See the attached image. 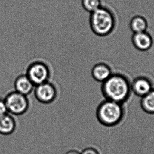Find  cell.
<instances>
[{"label": "cell", "mask_w": 154, "mask_h": 154, "mask_svg": "<svg viewBox=\"0 0 154 154\" xmlns=\"http://www.w3.org/2000/svg\"><path fill=\"white\" fill-rule=\"evenodd\" d=\"M131 89L138 96L143 97L153 89L151 81L147 78L140 77L134 80Z\"/></svg>", "instance_id": "9c48e42d"}, {"label": "cell", "mask_w": 154, "mask_h": 154, "mask_svg": "<svg viewBox=\"0 0 154 154\" xmlns=\"http://www.w3.org/2000/svg\"><path fill=\"white\" fill-rule=\"evenodd\" d=\"M8 113L5 98H0V115Z\"/></svg>", "instance_id": "9a60e30c"}, {"label": "cell", "mask_w": 154, "mask_h": 154, "mask_svg": "<svg viewBox=\"0 0 154 154\" xmlns=\"http://www.w3.org/2000/svg\"><path fill=\"white\" fill-rule=\"evenodd\" d=\"M35 86L26 74L17 76L14 82V90L28 96L33 92Z\"/></svg>", "instance_id": "52a82bcc"}, {"label": "cell", "mask_w": 154, "mask_h": 154, "mask_svg": "<svg viewBox=\"0 0 154 154\" xmlns=\"http://www.w3.org/2000/svg\"><path fill=\"white\" fill-rule=\"evenodd\" d=\"M129 25L130 29L134 33L146 31L148 26L145 18L140 15L133 17L130 21Z\"/></svg>", "instance_id": "7c38bea8"}, {"label": "cell", "mask_w": 154, "mask_h": 154, "mask_svg": "<svg viewBox=\"0 0 154 154\" xmlns=\"http://www.w3.org/2000/svg\"><path fill=\"white\" fill-rule=\"evenodd\" d=\"M124 115L122 104L108 99L101 101L96 109V117L99 123L107 127L118 125Z\"/></svg>", "instance_id": "3957f363"}, {"label": "cell", "mask_w": 154, "mask_h": 154, "mask_svg": "<svg viewBox=\"0 0 154 154\" xmlns=\"http://www.w3.org/2000/svg\"><path fill=\"white\" fill-rule=\"evenodd\" d=\"M16 127V122L12 115L7 113L0 115V134L7 135L12 133Z\"/></svg>", "instance_id": "8fae6325"}, {"label": "cell", "mask_w": 154, "mask_h": 154, "mask_svg": "<svg viewBox=\"0 0 154 154\" xmlns=\"http://www.w3.org/2000/svg\"><path fill=\"white\" fill-rule=\"evenodd\" d=\"M141 105L144 111L149 114H154V89L142 97Z\"/></svg>", "instance_id": "4fadbf2b"}, {"label": "cell", "mask_w": 154, "mask_h": 154, "mask_svg": "<svg viewBox=\"0 0 154 154\" xmlns=\"http://www.w3.org/2000/svg\"><path fill=\"white\" fill-rule=\"evenodd\" d=\"M65 154H80V152L76 150H71L68 151Z\"/></svg>", "instance_id": "e0dca14e"}, {"label": "cell", "mask_w": 154, "mask_h": 154, "mask_svg": "<svg viewBox=\"0 0 154 154\" xmlns=\"http://www.w3.org/2000/svg\"><path fill=\"white\" fill-rule=\"evenodd\" d=\"M26 74L34 86L48 81L51 71L48 66L42 61H35L31 63L26 70Z\"/></svg>", "instance_id": "5b68a950"}, {"label": "cell", "mask_w": 154, "mask_h": 154, "mask_svg": "<svg viewBox=\"0 0 154 154\" xmlns=\"http://www.w3.org/2000/svg\"><path fill=\"white\" fill-rule=\"evenodd\" d=\"M83 9L90 13L101 7V0H81Z\"/></svg>", "instance_id": "5bb4252c"}, {"label": "cell", "mask_w": 154, "mask_h": 154, "mask_svg": "<svg viewBox=\"0 0 154 154\" xmlns=\"http://www.w3.org/2000/svg\"><path fill=\"white\" fill-rule=\"evenodd\" d=\"M33 92L36 100L45 105L53 103L57 97V88L49 81L35 86Z\"/></svg>", "instance_id": "8992f818"}, {"label": "cell", "mask_w": 154, "mask_h": 154, "mask_svg": "<svg viewBox=\"0 0 154 154\" xmlns=\"http://www.w3.org/2000/svg\"><path fill=\"white\" fill-rule=\"evenodd\" d=\"M80 154H100V152L97 150L96 148L94 147H87L83 149Z\"/></svg>", "instance_id": "2e32d148"}, {"label": "cell", "mask_w": 154, "mask_h": 154, "mask_svg": "<svg viewBox=\"0 0 154 154\" xmlns=\"http://www.w3.org/2000/svg\"><path fill=\"white\" fill-rule=\"evenodd\" d=\"M8 112L14 115H20L26 113L30 107V100L15 90L8 93L5 97Z\"/></svg>", "instance_id": "277c9868"}, {"label": "cell", "mask_w": 154, "mask_h": 154, "mask_svg": "<svg viewBox=\"0 0 154 154\" xmlns=\"http://www.w3.org/2000/svg\"><path fill=\"white\" fill-rule=\"evenodd\" d=\"M116 21L112 12L107 7L101 6L90 13L89 24L92 32L99 37H106L112 33Z\"/></svg>", "instance_id": "7a4b0ae2"}, {"label": "cell", "mask_w": 154, "mask_h": 154, "mask_svg": "<svg viewBox=\"0 0 154 154\" xmlns=\"http://www.w3.org/2000/svg\"><path fill=\"white\" fill-rule=\"evenodd\" d=\"M130 90L131 85L127 78L118 73H112L101 83V93L105 99L121 104L128 99Z\"/></svg>", "instance_id": "6da1fadb"}, {"label": "cell", "mask_w": 154, "mask_h": 154, "mask_svg": "<svg viewBox=\"0 0 154 154\" xmlns=\"http://www.w3.org/2000/svg\"><path fill=\"white\" fill-rule=\"evenodd\" d=\"M91 74L96 81L102 83L109 78L112 72L109 65L105 62H99L93 66Z\"/></svg>", "instance_id": "30bf717a"}, {"label": "cell", "mask_w": 154, "mask_h": 154, "mask_svg": "<svg viewBox=\"0 0 154 154\" xmlns=\"http://www.w3.org/2000/svg\"><path fill=\"white\" fill-rule=\"evenodd\" d=\"M132 41L135 48L141 51L150 49L153 42L152 36L146 31L134 33Z\"/></svg>", "instance_id": "ba28073f"}]
</instances>
